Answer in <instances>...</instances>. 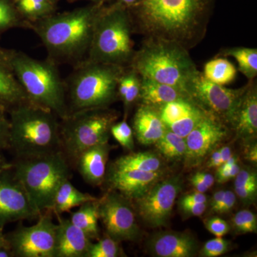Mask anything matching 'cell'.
Returning <instances> with one entry per match:
<instances>
[{"label": "cell", "instance_id": "ffe728a7", "mask_svg": "<svg viewBox=\"0 0 257 257\" xmlns=\"http://www.w3.org/2000/svg\"><path fill=\"white\" fill-rule=\"evenodd\" d=\"M55 214L58 220L55 257H87L92 240L70 219Z\"/></svg>", "mask_w": 257, "mask_h": 257}, {"label": "cell", "instance_id": "cb8c5ba5", "mask_svg": "<svg viewBox=\"0 0 257 257\" xmlns=\"http://www.w3.org/2000/svg\"><path fill=\"white\" fill-rule=\"evenodd\" d=\"M27 101L30 100L10 68L5 52H0V105L11 109Z\"/></svg>", "mask_w": 257, "mask_h": 257}, {"label": "cell", "instance_id": "816d5d0a", "mask_svg": "<svg viewBox=\"0 0 257 257\" xmlns=\"http://www.w3.org/2000/svg\"><path fill=\"white\" fill-rule=\"evenodd\" d=\"M141 1L142 0H116L114 3L123 7V8H126V9L130 10L138 5Z\"/></svg>", "mask_w": 257, "mask_h": 257}, {"label": "cell", "instance_id": "7bdbcfd3", "mask_svg": "<svg viewBox=\"0 0 257 257\" xmlns=\"http://www.w3.org/2000/svg\"><path fill=\"white\" fill-rule=\"evenodd\" d=\"M182 210L189 215L199 216L207 209V203L194 204V203H180Z\"/></svg>", "mask_w": 257, "mask_h": 257}, {"label": "cell", "instance_id": "ac0fdd59", "mask_svg": "<svg viewBox=\"0 0 257 257\" xmlns=\"http://www.w3.org/2000/svg\"><path fill=\"white\" fill-rule=\"evenodd\" d=\"M235 136L243 143L254 142L257 135V85L256 79L248 81L240 98L231 125Z\"/></svg>", "mask_w": 257, "mask_h": 257}, {"label": "cell", "instance_id": "bcb514c9", "mask_svg": "<svg viewBox=\"0 0 257 257\" xmlns=\"http://www.w3.org/2000/svg\"><path fill=\"white\" fill-rule=\"evenodd\" d=\"M191 183L193 187L198 192L205 193L207 192L209 187L204 183V182L199 178V176L195 174L190 179Z\"/></svg>", "mask_w": 257, "mask_h": 257}, {"label": "cell", "instance_id": "f1b7e54d", "mask_svg": "<svg viewBox=\"0 0 257 257\" xmlns=\"http://www.w3.org/2000/svg\"><path fill=\"white\" fill-rule=\"evenodd\" d=\"M219 56L231 57L237 62L239 70L248 81L257 76V50L244 47H234L221 50Z\"/></svg>", "mask_w": 257, "mask_h": 257}, {"label": "cell", "instance_id": "681fc988", "mask_svg": "<svg viewBox=\"0 0 257 257\" xmlns=\"http://www.w3.org/2000/svg\"><path fill=\"white\" fill-rule=\"evenodd\" d=\"M251 147H248L246 151V158L250 162L256 164L257 162V147L254 142L251 144Z\"/></svg>", "mask_w": 257, "mask_h": 257}, {"label": "cell", "instance_id": "f907efd6", "mask_svg": "<svg viewBox=\"0 0 257 257\" xmlns=\"http://www.w3.org/2000/svg\"><path fill=\"white\" fill-rule=\"evenodd\" d=\"M197 175L199 176V178L202 179L204 183L209 188L212 187L214 182H215V179L213 177L211 174L206 173V172H197Z\"/></svg>", "mask_w": 257, "mask_h": 257}, {"label": "cell", "instance_id": "f35d334b", "mask_svg": "<svg viewBox=\"0 0 257 257\" xmlns=\"http://www.w3.org/2000/svg\"><path fill=\"white\" fill-rule=\"evenodd\" d=\"M206 228L216 237H222L229 231V225L224 219L214 216L205 222Z\"/></svg>", "mask_w": 257, "mask_h": 257}, {"label": "cell", "instance_id": "e575fe53", "mask_svg": "<svg viewBox=\"0 0 257 257\" xmlns=\"http://www.w3.org/2000/svg\"><path fill=\"white\" fill-rule=\"evenodd\" d=\"M232 221L235 229L239 232L243 234L256 232L257 218L256 214L252 211H239L235 214Z\"/></svg>", "mask_w": 257, "mask_h": 257}, {"label": "cell", "instance_id": "e0dca14e", "mask_svg": "<svg viewBox=\"0 0 257 257\" xmlns=\"http://www.w3.org/2000/svg\"><path fill=\"white\" fill-rule=\"evenodd\" d=\"M162 177L163 171L143 172L109 168L105 181L107 182L109 190L119 192L130 200L134 201L148 192Z\"/></svg>", "mask_w": 257, "mask_h": 257}, {"label": "cell", "instance_id": "11a10c76", "mask_svg": "<svg viewBox=\"0 0 257 257\" xmlns=\"http://www.w3.org/2000/svg\"><path fill=\"white\" fill-rule=\"evenodd\" d=\"M14 256L13 251L10 246H3L0 248V257H13Z\"/></svg>", "mask_w": 257, "mask_h": 257}, {"label": "cell", "instance_id": "484cf974", "mask_svg": "<svg viewBox=\"0 0 257 257\" xmlns=\"http://www.w3.org/2000/svg\"><path fill=\"white\" fill-rule=\"evenodd\" d=\"M97 198L79 191L67 179L60 186L56 194L52 212L62 214L68 212L74 207H79L84 203L95 201Z\"/></svg>", "mask_w": 257, "mask_h": 257}, {"label": "cell", "instance_id": "d6986e66", "mask_svg": "<svg viewBox=\"0 0 257 257\" xmlns=\"http://www.w3.org/2000/svg\"><path fill=\"white\" fill-rule=\"evenodd\" d=\"M150 253L158 257H192L197 254L199 244L187 233L165 231L154 235L149 241Z\"/></svg>", "mask_w": 257, "mask_h": 257}, {"label": "cell", "instance_id": "680465c9", "mask_svg": "<svg viewBox=\"0 0 257 257\" xmlns=\"http://www.w3.org/2000/svg\"><path fill=\"white\" fill-rule=\"evenodd\" d=\"M50 1H52V3H55V2L57 1V0H50Z\"/></svg>", "mask_w": 257, "mask_h": 257}, {"label": "cell", "instance_id": "b9f144b4", "mask_svg": "<svg viewBox=\"0 0 257 257\" xmlns=\"http://www.w3.org/2000/svg\"><path fill=\"white\" fill-rule=\"evenodd\" d=\"M236 202V194L234 192L230 190L224 191L222 202H221L220 207L218 208L216 212L219 213V214H225V213L229 212L234 208Z\"/></svg>", "mask_w": 257, "mask_h": 257}, {"label": "cell", "instance_id": "9f6ffc18", "mask_svg": "<svg viewBox=\"0 0 257 257\" xmlns=\"http://www.w3.org/2000/svg\"><path fill=\"white\" fill-rule=\"evenodd\" d=\"M3 228L0 227V248L3 246H10L8 240L7 239L6 234L3 233Z\"/></svg>", "mask_w": 257, "mask_h": 257}, {"label": "cell", "instance_id": "9a60e30c", "mask_svg": "<svg viewBox=\"0 0 257 257\" xmlns=\"http://www.w3.org/2000/svg\"><path fill=\"white\" fill-rule=\"evenodd\" d=\"M229 126L212 115L207 114L185 138V159L191 166L197 165L224 142L229 134Z\"/></svg>", "mask_w": 257, "mask_h": 257}, {"label": "cell", "instance_id": "d590c367", "mask_svg": "<svg viewBox=\"0 0 257 257\" xmlns=\"http://www.w3.org/2000/svg\"><path fill=\"white\" fill-rule=\"evenodd\" d=\"M18 15L8 0H0V31L20 25Z\"/></svg>", "mask_w": 257, "mask_h": 257}, {"label": "cell", "instance_id": "ab89813d", "mask_svg": "<svg viewBox=\"0 0 257 257\" xmlns=\"http://www.w3.org/2000/svg\"><path fill=\"white\" fill-rule=\"evenodd\" d=\"M234 189L236 195L243 202H253L256 197L257 182L234 187Z\"/></svg>", "mask_w": 257, "mask_h": 257}, {"label": "cell", "instance_id": "3957f363", "mask_svg": "<svg viewBox=\"0 0 257 257\" xmlns=\"http://www.w3.org/2000/svg\"><path fill=\"white\" fill-rule=\"evenodd\" d=\"M10 148L17 158L61 151L60 123L53 111L30 101L10 109Z\"/></svg>", "mask_w": 257, "mask_h": 257}, {"label": "cell", "instance_id": "f546056e", "mask_svg": "<svg viewBox=\"0 0 257 257\" xmlns=\"http://www.w3.org/2000/svg\"><path fill=\"white\" fill-rule=\"evenodd\" d=\"M202 74L210 82L224 86L232 82L236 78V69L229 60L219 57L207 62Z\"/></svg>", "mask_w": 257, "mask_h": 257}, {"label": "cell", "instance_id": "7dc6e473", "mask_svg": "<svg viewBox=\"0 0 257 257\" xmlns=\"http://www.w3.org/2000/svg\"><path fill=\"white\" fill-rule=\"evenodd\" d=\"M224 190H219L216 192L215 194L211 197V210L216 212L218 208L220 207L221 202H222L223 198H224Z\"/></svg>", "mask_w": 257, "mask_h": 257}, {"label": "cell", "instance_id": "f5cc1de1", "mask_svg": "<svg viewBox=\"0 0 257 257\" xmlns=\"http://www.w3.org/2000/svg\"><path fill=\"white\" fill-rule=\"evenodd\" d=\"M12 167L13 164L9 163L5 157L0 154V175H3L6 171L10 170Z\"/></svg>", "mask_w": 257, "mask_h": 257}, {"label": "cell", "instance_id": "6da1fadb", "mask_svg": "<svg viewBox=\"0 0 257 257\" xmlns=\"http://www.w3.org/2000/svg\"><path fill=\"white\" fill-rule=\"evenodd\" d=\"M216 0H142L128 10L134 32L178 44L188 51L207 35Z\"/></svg>", "mask_w": 257, "mask_h": 257}, {"label": "cell", "instance_id": "44dd1931", "mask_svg": "<svg viewBox=\"0 0 257 257\" xmlns=\"http://www.w3.org/2000/svg\"><path fill=\"white\" fill-rule=\"evenodd\" d=\"M111 149L109 143L95 145L81 152L74 161L81 177L92 187L101 186L105 181Z\"/></svg>", "mask_w": 257, "mask_h": 257}, {"label": "cell", "instance_id": "7402d4cb", "mask_svg": "<svg viewBox=\"0 0 257 257\" xmlns=\"http://www.w3.org/2000/svg\"><path fill=\"white\" fill-rule=\"evenodd\" d=\"M133 130L139 143L155 145L165 135V125L157 109L140 104L133 120Z\"/></svg>", "mask_w": 257, "mask_h": 257}, {"label": "cell", "instance_id": "ba28073f", "mask_svg": "<svg viewBox=\"0 0 257 257\" xmlns=\"http://www.w3.org/2000/svg\"><path fill=\"white\" fill-rule=\"evenodd\" d=\"M134 32L130 11L119 5L103 7L86 60L127 67L135 55Z\"/></svg>", "mask_w": 257, "mask_h": 257}, {"label": "cell", "instance_id": "603a6c76", "mask_svg": "<svg viewBox=\"0 0 257 257\" xmlns=\"http://www.w3.org/2000/svg\"><path fill=\"white\" fill-rule=\"evenodd\" d=\"M186 97L190 98L177 88L141 77L140 104L158 109L167 103Z\"/></svg>", "mask_w": 257, "mask_h": 257}, {"label": "cell", "instance_id": "83f0119b", "mask_svg": "<svg viewBox=\"0 0 257 257\" xmlns=\"http://www.w3.org/2000/svg\"><path fill=\"white\" fill-rule=\"evenodd\" d=\"M70 221L72 224L84 231L91 239L99 237V212H98L97 199L92 202L84 203L79 206L78 210L72 213Z\"/></svg>", "mask_w": 257, "mask_h": 257}, {"label": "cell", "instance_id": "4fadbf2b", "mask_svg": "<svg viewBox=\"0 0 257 257\" xmlns=\"http://www.w3.org/2000/svg\"><path fill=\"white\" fill-rule=\"evenodd\" d=\"M182 188V180L179 177L161 179L143 196L134 200L144 223L152 228L167 224Z\"/></svg>", "mask_w": 257, "mask_h": 257}, {"label": "cell", "instance_id": "f6af8a7d", "mask_svg": "<svg viewBox=\"0 0 257 257\" xmlns=\"http://www.w3.org/2000/svg\"><path fill=\"white\" fill-rule=\"evenodd\" d=\"M207 197L204 193L196 192L193 194L185 195L181 200V203H194V204H201L207 203Z\"/></svg>", "mask_w": 257, "mask_h": 257}, {"label": "cell", "instance_id": "277c9868", "mask_svg": "<svg viewBox=\"0 0 257 257\" xmlns=\"http://www.w3.org/2000/svg\"><path fill=\"white\" fill-rule=\"evenodd\" d=\"M130 66L143 78L172 86L187 94V88L199 72L188 50L175 42L156 38H145Z\"/></svg>", "mask_w": 257, "mask_h": 257}, {"label": "cell", "instance_id": "7c38bea8", "mask_svg": "<svg viewBox=\"0 0 257 257\" xmlns=\"http://www.w3.org/2000/svg\"><path fill=\"white\" fill-rule=\"evenodd\" d=\"M97 207L99 220L108 236L119 242L139 239L140 229L131 200L119 192L109 190L97 199Z\"/></svg>", "mask_w": 257, "mask_h": 257}, {"label": "cell", "instance_id": "5b68a950", "mask_svg": "<svg viewBox=\"0 0 257 257\" xmlns=\"http://www.w3.org/2000/svg\"><path fill=\"white\" fill-rule=\"evenodd\" d=\"M5 55L29 100L61 119L68 116L66 84L54 61L37 60L20 51H8Z\"/></svg>", "mask_w": 257, "mask_h": 257}, {"label": "cell", "instance_id": "1f68e13d", "mask_svg": "<svg viewBox=\"0 0 257 257\" xmlns=\"http://www.w3.org/2000/svg\"><path fill=\"white\" fill-rule=\"evenodd\" d=\"M155 145L161 155L167 160H181L185 158L187 155L185 138L168 130H166L165 135Z\"/></svg>", "mask_w": 257, "mask_h": 257}, {"label": "cell", "instance_id": "60d3db41", "mask_svg": "<svg viewBox=\"0 0 257 257\" xmlns=\"http://www.w3.org/2000/svg\"><path fill=\"white\" fill-rule=\"evenodd\" d=\"M257 182V175L254 171L242 169L235 177L234 187Z\"/></svg>", "mask_w": 257, "mask_h": 257}, {"label": "cell", "instance_id": "8fae6325", "mask_svg": "<svg viewBox=\"0 0 257 257\" xmlns=\"http://www.w3.org/2000/svg\"><path fill=\"white\" fill-rule=\"evenodd\" d=\"M36 224L20 225L7 239L14 256L55 257L57 224L50 214L42 213Z\"/></svg>", "mask_w": 257, "mask_h": 257}, {"label": "cell", "instance_id": "c3c4849f", "mask_svg": "<svg viewBox=\"0 0 257 257\" xmlns=\"http://www.w3.org/2000/svg\"><path fill=\"white\" fill-rule=\"evenodd\" d=\"M221 165H222V161H221L220 152L219 150H216L211 154L207 167L209 168L217 169Z\"/></svg>", "mask_w": 257, "mask_h": 257}, {"label": "cell", "instance_id": "9c48e42d", "mask_svg": "<svg viewBox=\"0 0 257 257\" xmlns=\"http://www.w3.org/2000/svg\"><path fill=\"white\" fill-rule=\"evenodd\" d=\"M118 117L116 111L106 107L75 111L62 119L61 141L67 158L74 161L89 147L109 143L111 126Z\"/></svg>", "mask_w": 257, "mask_h": 257}, {"label": "cell", "instance_id": "4316f807", "mask_svg": "<svg viewBox=\"0 0 257 257\" xmlns=\"http://www.w3.org/2000/svg\"><path fill=\"white\" fill-rule=\"evenodd\" d=\"M118 99L124 104L125 116L128 109L140 101L141 93V77L130 66L125 67L118 82Z\"/></svg>", "mask_w": 257, "mask_h": 257}, {"label": "cell", "instance_id": "30bf717a", "mask_svg": "<svg viewBox=\"0 0 257 257\" xmlns=\"http://www.w3.org/2000/svg\"><path fill=\"white\" fill-rule=\"evenodd\" d=\"M246 85L229 89L208 80L199 72L187 88V94L198 106L231 127L240 98Z\"/></svg>", "mask_w": 257, "mask_h": 257}, {"label": "cell", "instance_id": "8992f818", "mask_svg": "<svg viewBox=\"0 0 257 257\" xmlns=\"http://www.w3.org/2000/svg\"><path fill=\"white\" fill-rule=\"evenodd\" d=\"M126 67L84 60L66 84L69 114L109 107L118 99V82Z\"/></svg>", "mask_w": 257, "mask_h": 257}, {"label": "cell", "instance_id": "db71d44e", "mask_svg": "<svg viewBox=\"0 0 257 257\" xmlns=\"http://www.w3.org/2000/svg\"><path fill=\"white\" fill-rule=\"evenodd\" d=\"M219 152H220L221 161H222V165L225 163L230 157L232 156V154H231V150L229 147H224L222 148H221L219 150Z\"/></svg>", "mask_w": 257, "mask_h": 257}, {"label": "cell", "instance_id": "ee69618b", "mask_svg": "<svg viewBox=\"0 0 257 257\" xmlns=\"http://www.w3.org/2000/svg\"><path fill=\"white\" fill-rule=\"evenodd\" d=\"M240 170H241V168H240L239 164L236 163L229 170L221 171V172L216 171V181L219 183H225L230 179L236 177L237 174L239 173Z\"/></svg>", "mask_w": 257, "mask_h": 257}, {"label": "cell", "instance_id": "6f0895ef", "mask_svg": "<svg viewBox=\"0 0 257 257\" xmlns=\"http://www.w3.org/2000/svg\"><path fill=\"white\" fill-rule=\"evenodd\" d=\"M89 1H92V3H94V4L104 5V3L107 0H89Z\"/></svg>", "mask_w": 257, "mask_h": 257}, {"label": "cell", "instance_id": "5bb4252c", "mask_svg": "<svg viewBox=\"0 0 257 257\" xmlns=\"http://www.w3.org/2000/svg\"><path fill=\"white\" fill-rule=\"evenodd\" d=\"M40 214L15 177L13 167L0 175V227L4 229L10 223L35 219Z\"/></svg>", "mask_w": 257, "mask_h": 257}, {"label": "cell", "instance_id": "8d00e7d4", "mask_svg": "<svg viewBox=\"0 0 257 257\" xmlns=\"http://www.w3.org/2000/svg\"><path fill=\"white\" fill-rule=\"evenodd\" d=\"M230 242L222 237H216L209 240L204 245L200 254L204 257H216L221 256L229 249Z\"/></svg>", "mask_w": 257, "mask_h": 257}, {"label": "cell", "instance_id": "2e32d148", "mask_svg": "<svg viewBox=\"0 0 257 257\" xmlns=\"http://www.w3.org/2000/svg\"><path fill=\"white\" fill-rule=\"evenodd\" d=\"M167 130L186 138L207 114L191 98L186 97L161 106L157 109Z\"/></svg>", "mask_w": 257, "mask_h": 257}, {"label": "cell", "instance_id": "7a4b0ae2", "mask_svg": "<svg viewBox=\"0 0 257 257\" xmlns=\"http://www.w3.org/2000/svg\"><path fill=\"white\" fill-rule=\"evenodd\" d=\"M104 5L94 4L31 24L55 62H82L87 55L96 20Z\"/></svg>", "mask_w": 257, "mask_h": 257}, {"label": "cell", "instance_id": "4dcf8cb0", "mask_svg": "<svg viewBox=\"0 0 257 257\" xmlns=\"http://www.w3.org/2000/svg\"><path fill=\"white\" fill-rule=\"evenodd\" d=\"M19 15L29 22L28 25L53 14L54 3L50 0H15Z\"/></svg>", "mask_w": 257, "mask_h": 257}, {"label": "cell", "instance_id": "d6a6232c", "mask_svg": "<svg viewBox=\"0 0 257 257\" xmlns=\"http://www.w3.org/2000/svg\"><path fill=\"white\" fill-rule=\"evenodd\" d=\"M119 241L110 236L102 238L93 243L89 248L87 257H116L122 256Z\"/></svg>", "mask_w": 257, "mask_h": 257}, {"label": "cell", "instance_id": "74e56055", "mask_svg": "<svg viewBox=\"0 0 257 257\" xmlns=\"http://www.w3.org/2000/svg\"><path fill=\"white\" fill-rule=\"evenodd\" d=\"M5 111L4 106L0 105V152L10 148V119Z\"/></svg>", "mask_w": 257, "mask_h": 257}, {"label": "cell", "instance_id": "836d02e7", "mask_svg": "<svg viewBox=\"0 0 257 257\" xmlns=\"http://www.w3.org/2000/svg\"><path fill=\"white\" fill-rule=\"evenodd\" d=\"M111 135L121 147L128 150L134 148V133L133 128L128 125L126 118L111 126Z\"/></svg>", "mask_w": 257, "mask_h": 257}, {"label": "cell", "instance_id": "52a82bcc", "mask_svg": "<svg viewBox=\"0 0 257 257\" xmlns=\"http://www.w3.org/2000/svg\"><path fill=\"white\" fill-rule=\"evenodd\" d=\"M13 171L40 214L52 211L56 194L70 177L68 159L62 150L42 156L18 158Z\"/></svg>", "mask_w": 257, "mask_h": 257}, {"label": "cell", "instance_id": "d4e9b609", "mask_svg": "<svg viewBox=\"0 0 257 257\" xmlns=\"http://www.w3.org/2000/svg\"><path fill=\"white\" fill-rule=\"evenodd\" d=\"M163 162L156 154L150 152H132L120 157L111 164L109 168L114 170H136L143 172L162 171Z\"/></svg>", "mask_w": 257, "mask_h": 257}]
</instances>
